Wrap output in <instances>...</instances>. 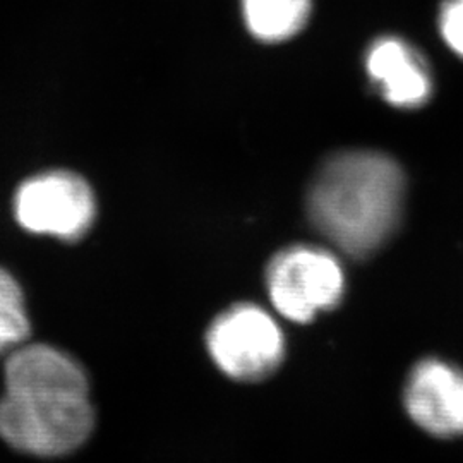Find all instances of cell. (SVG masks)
<instances>
[{"mask_svg": "<svg viewBox=\"0 0 463 463\" xmlns=\"http://www.w3.org/2000/svg\"><path fill=\"white\" fill-rule=\"evenodd\" d=\"M206 344L215 364L233 380H263L285 354L279 323L252 304H237L218 316L206 333Z\"/></svg>", "mask_w": 463, "mask_h": 463, "instance_id": "4", "label": "cell"}, {"mask_svg": "<svg viewBox=\"0 0 463 463\" xmlns=\"http://www.w3.org/2000/svg\"><path fill=\"white\" fill-rule=\"evenodd\" d=\"M273 307L294 323H309L344 298L345 275L336 256L316 246H292L273 256L266 269Z\"/></svg>", "mask_w": 463, "mask_h": 463, "instance_id": "3", "label": "cell"}, {"mask_svg": "<svg viewBox=\"0 0 463 463\" xmlns=\"http://www.w3.org/2000/svg\"><path fill=\"white\" fill-rule=\"evenodd\" d=\"M405 409L419 428L438 438L463 436V371L439 359L415 365L405 386Z\"/></svg>", "mask_w": 463, "mask_h": 463, "instance_id": "6", "label": "cell"}, {"mask_svg": "<svg viewBox=\"0 0 463 463\" xmlns=\"http://www.w3.org/2000/svg\"><path fill=\"white\" fill-rule=\"evenodd\" d=\"M30 336V317L24 294L16 279L0 268V355L24 344Z\"/></svg>", "mask_w": 463, "mask_h": 463, "instance_id": "10", "label": "cell"}, {"mask_svg": "<svg viewBox=\"0 0 463 463\" xmlns=\"http://www.w3.org/2000/svg\"><path fill=\"white\" fill-rule=\"evenodd\" d=\"M14 212L19 225L28 232L78 241L93 225L97 204L93 191L80 175L49 172L19 187Z\"/></svg>", "mask_w": 463, "mask_h": 463, "instance_id": "5", "label": "cell"}, {"mask_svg": "<svg viewBox=\"0 0 463 463\" xmlns=\"http://www.w3.org/2000/svg\"><path fill=\"white\" fill-rule=\"evenodd\" d=\"M311 0H242L249 32L268 43L288 40L304 28Z\"/></svg>", "mask_w": 463, "mask_h": 463, "instance_id": "9", "label": "cell"}, {"mask_svg": "<svg viewBox=\"0 0 463 463\" xmlns=\"http://www.w3.org/2000/svg\"><path fill=\"white\" fill-rule=\"evenodd\" d=\"M403 193L395 160L376 151H345L321 166L307 208L316 231L335 248L364 258L397 229Z\"/></svg>", "mask_w": 463, "mask_h": 463, "instance_id": "1", "label": "cell"}, {"mask_svg": "<svg viewBox=\"0 0 463 463\" xmlns=\"http://www.w3.org/2000/svg\"><path fill=\"white\" fill-rule=\"evenodd\" d=\"M439 30L448 47L463 59V0H447L443 4Z\"/></svg>", "mask_w": 463, "mask_h": 463, "instance_id": "11", "label": "cell"}, {"mask_svg": "<svg viewBox=\"0 0 463 463\" xmlns=\"http://www.w3.org/2000/svg\"><path fill=\"white\" fill-rule=\"evenodd\" d=\"M95 430L90 397L16 395L0 398V438L34 457H61L80 447Z\"/></svg>", "mask_w": 463, "mask_h": 463, "instance_id": "2", "label": "cell"}, {"mask_svg": "<svg viewBox=\"0 0 463 463\" xmlns=\"http://www.w3.org/2000/svg\"><path fill=\"white\" fill-rule=\"evenodd\" d=\"M369 80L398 109H415L430 97L432 81L420 53L397 36L376 40L365 57Z\"/></svg>", "mask_w": 463, "mask_h": 463, "instance_id": "8", "label": "cell"}, {"mask_svg": "<svg viewBox=\"0 0 463 463\" xmlns=\"http://www.w3.org/2000/svg\"><path fill=\"white\" fill-rule=\"evenodd\" d=\"M7 393L90 397V381L74 357L45 344H21L4 365Z\"/></svg>", "mask_w": 463, "mask_h": 463, "instance_id": "7", "label": "cell"}]
</instances>
